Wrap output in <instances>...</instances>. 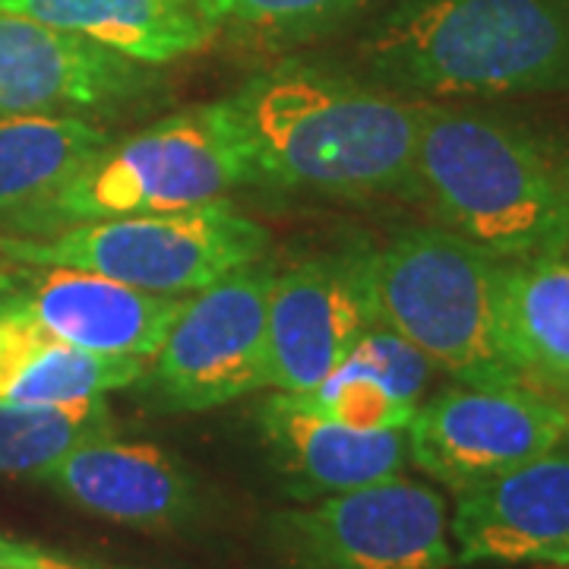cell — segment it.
<instances>
[{
  "mask_svg": "<svg viewBox=\"0 0 569 569\" xmlns=\"http://www.w3.org/2000/svg\"><path fill=\"white\" fill-rule=\"evenodd\" d=\"M253 187L329 200L411 197L421 102L361 73L284 58L224 96Z\"/></svg>",
  "mask_w": 569,
  "mask_h": 569,
  "instance_id": "1",
  "label": "cell"
},
{
  "mask_svg": "<svg viewBox=\"0 0 569 569\" xmlns=\"http://www.w3.org/2000/svg\"><path fill=\"white\" fill-rule=\"evenodd\" d=\"M411 197L503 263L563 253L569 133L507 111L421 102Z\"/></svg>",
  "mask_w": 569,
  "mask_h": 569,
  "instance_id": "2",
  "label": "cell"
},
{
  "mask_svg": "<svg viewBox=\"0 0 569 569\" xmlns=\"http://www.w3.org/2000/svg\"><path fill=\"white\" fill-rule=\"evenodd\" d=\"M358 63L415 102L569 92V0H392Z\"/></svg>",
  "mask_w": 569,
  "mask_h": 569,
  "instance_id": "3",
  "label": "cell"
},
{
  "mask_svg": "<svg viewBox=\"0 0 569 569\" xmlns=\"http://www.w3.org/2000/svg\"><path fill=\"white\" fill-rule=\"evenodd\" d=\"M238 187H253V168L231 108L219 99L111 140L13 234L41 238L99 219L193 209Z\"/></svg>",
  "mask_w": 569,
  "mask_h": 569,
  "instance_id": "4",
  "label": "cell"
},
{
  "mask_svg": "<svg viewBox=\"0 0 569 569\" xmlns=\"http://www.w3.org/2000/svg\"><path fill=\"white\" fill-rule=\"evenodd\" d=\"M500 269L440 224H408L373 247L380 323L459 383H522L500 342Z\"/></svg>",
  "mask_w": 569,
  "mask_h": 569,
  "instance_id": "5",
  "label": "cell"
},
{
  "mask_svg": "<svg viewBox=\"0 0 569 569\" xmlns=\"http://www.w3.org/2000/svg\"><path fill=\"white\" fill-rule=\"evenodd\" d=\"M266 250L269 231L224 200L70 224L41 238L0 234L3 263L73 266L171 298L203 291L228 272L263 260Z\"/></svg>",
  "mask_w": 569,
  "mask_h": 569,
  "instance_id": "6",
  "label": "cell"
},
{
  "mask_svg": "<svg viewBox=\"0 0 569 569\" xmlns=\"http://www.w3.org/2000/svg\"><path fill=\"white\" fill-rule=\"evenodd\" d=\"M263 569H452L447 500L411 478L279 509L260 531Z\"/></svg>",
  "mask_w": 569,
  "mask_h": 569,
  "instance_id": "7",
  "label": "cell"
},
{
  "mask_svg": "<svg viewBox=\"0 0 569 569\" xmlns=\"http://www.w3.org/2000/svg\"><path fill=\"white\" fill-rule=\"evenodd\" d=\"M272 276L263 257L190 295L137 380L142 396L168 415H193L266 389Z\"/></svg>",
  "mask_w": 569,
  "mask_h": 569,
  "instance_id": "8",
  "label": "cell"
},
{
  "mask_svg": "<svg viewBox=\"0 0 569 569\" xmlns=\"http://www.w3.org/2000/svg\"><path fill=\"white\" fill-rule=\"evenodd\" d=\"M569 437V406L529 383H459L415 408L411 462L452 493L545 456Z\"/></svg>",
  "mask_w": 569,
  "mask_h": 569,
  "instance_id": "9",
  "label": "cell"
},
{
  "mask_svg": "<svg viewBox=\"0 0 569 569\" xmlns=\"http://www.w3.org/2000/svg\"><path fill=\"white\" fill-rule=\"evenodd\" d=\"M373 244H348L276 266L266 313V389L307 392L380 326Z\"/></svg>",
  "mask_w": 569,
  "mask_h": 569,
  "instance_id": "10",
  "label": "cell"
},
{
  "mask_svg": "<svg viewBox=\"0 0 569 569\" xmlns=\"http://www.w3.org/2000/svg\"><path fill=\"white\" fill-rule=\"evenodd\" d=\"M152 67L39 20L0 10V114L121 118L159 96Z\"/></svg>",
  "mask_w": 569,
  "mask_h": 569,
  "instance_id": "11",
  "label": "cell"
},
{
  "mask_svg": "<svg viewBox=\"0 0 569 569\" xmlns=\"http://www.w3.org/2000/svg\"><path fill=\"white\" fill-rule=\"evenodd\" d=\"M187 298L149 295L73 266L3 263L0 269V317L22 320L63 346L108 358L149 361Z\"/></svg>",
  "mask_w": 569,
  "mask_h": 569,
  "instance_id": "12",
  "label": "cell"
},
{
  "mask_svg": "<svg viewBox=\"0 0 569 569\" xmlns=\"http://www.w3.org/2000/svg\"><path fill=\"white\" fill-rule=\"evenodd\" d=\"M456 567H569V437L545 456L456 493Z\"/></svg>",
  "mask_w": 569,
  "mask_h": 569,
  "instance_id": "13",
  "label": "cell"
},
{
  "mask_svg": "<svg viewBox=\"0 0 569 569\" xmlns=\"http://www.w3.org/2000/svg\"><path fill=\"white\" fill-rule=\"evenodd\" d=\"M36 481L82 512L130 529L178 531L206 516L203 485L171 452L123 443L114 433L67 449Z\"/></svg>",
  "mask_w": 569,
  "mask_h": 569,
  "instance_id": "14",
  "label": "cell"
},
{
  "mask_svg": "<svg viewBox=\"0 0 569 569\" xmlns=\"http://www.w3.org/2000/svg\"><path fill=\"white\" fill-rule=\"evenodd\" d=\"M266 466L288 497L310 503L402 475L406 430H355L310 411L291 392H272L257 408Z\"/></svg>",
  "mask_w": 569,
  "mask_h": 569,
  "instance_id": "15",
  "label": "cell"
},
{
  "mask_svg": "<svg viewBox=\"0 0 569 569\" xmlns=\"http://www.w3.org/2000/svg\"><path fill=\"white\" fill-rule=\"evenodd\" d=\"M0 10L73 32L146 67L197 54L216 32L193 0H0Z\"/></svg>",
  "mask_w": 569,
  "mask_h": 569,
  "instance_id": "16",
  "label": "cell"
},
{
  "mask_svg": "<svg viewBox=\"0 0 569 569\" xmlns=\"http://www.w3.org/2000/svg\"><path fill=\"white\" fill-rule=\"evenodd\" d=\"M500 342L522 383L569 396V250L503 263Z\"/></svg>",
  "mask_w": 569,
  "mask_h": 569,
  "instance_id": "17",
  "label": "cell"
},
{
  "mask_svg": "<svg viewBox=\"0 0 569 569\" xmlns=\"http://www.w3.org/2000/svg\"><path fill=\"white\" fill-rule=\"evenodd\" d=\"M111 140L89 118L0 114V234H13Z\"/></svg>",
  "mask_w": 569,
  "mask_h": 569,
  "instance_id": "18",
  "label": "cell"
},
{
  "mask_svg": "<svg viewBox=\"0 0 569 569\" xmlns=\"http://www.w3.org/2000/svg\"><path fill=\"white\" fill-rule=\"evenodd\" d=\"M142 358L89 355L44 336L36 326L0 317V402L73 406L137 387Z\"/></svg>",
  "mask_w": 569,
  "mask_h": 569,
  "instance_id": "19",
  "label": "cell"
},
{
  "mask_svg": "<svg viewBox=\"0 0 569 569\" xmlns=\"http://www.w3.org/2000/svg\"><path fill=\"white\" fill-rule=\"evenodd\" d=\"M118 430L104 399L73 406H10L0 402V475H29L61 459L67 449Z\"/></svg>",
  "mask_w": 569,
  "mask_h": 569,
  "instance_id": "20",
  "label": "cell"
},
{
  "mask_svg": "<svg viewBox=\"0 0 569 569\" xmlns=\"http://www.w3.org/2000/svg\"><path fill=\"white\" fill-rule=\"evenodd\" d=\"M370 0H193L212 29H238L272 44H298L355 20Z\"/></svg>",
  "mask_w": 569,
  "mask_h": 569,
  "instance_id": "21",
  "label": "cell"
},
{
  "mask_svg": "<svg viewBox=\"0 0 569 569\" xmlns=\"http://www.w3.org/2000/svg\"><path fill=\"white\" fill-rule=\"evenodd\" d=\"M291 396H298V402L310 411L355 430H406L418 408L415 402H406L396 392H389L370 373L348 365L336 367L313 389Z\"/></svg>",
  "mask_w": 569,
  "mask_h": 569,
  "instance_id": "22",
  "label": "cell"
},
{
  "mask_svg": "<svg viewBox=\"0 0 569 569\" xmlns=\"http://www.w3.org/2000/svg\"><path fill=\"white\" fill-rule=\"evenodd\" d=\"M339 365L365 370L373 380H380L389 392H396L399 399L415 402V406H421V396L437 370L418 348L383 323L367 329Z\"/></svg>",
  "mask_w": 569,
  "mask_h": 569,
  "instance_id": "23",
  "label": "cell"
},
{
  "mask_svg": "<svg viewBox=\"0 0 569 569\" xmlns=\"http://www.w3.org/2000/svg\"><path fill=\"white\" fill-rule=\"evenodd\" d=\"M51 550L17 541L10 535H0V569H48L51 567Z\"/></svg>",
  "mask_w": 569,
  "mask_h": 569,
  "instance_id": "24",
  "label": "cell"
},
{
  "mask_svg": "<svg viewBox=\"0 0 569 569\" xmlns=\"http://www.w3.org/2000/svg\"><path fill=\"white\" fill-rule=\"evenodd\" d=\"M48 569H111V567H92V563H86V560H70V557H63V553H54V557H51V567Z\"/></svg>",
  "mask_w": 569,
  "mask_h": 569,
  "instance_id": "25",
  "label": "cell"
},
{
  "mask_svg": "<svg viewBox=\"0 0 569 569\" xmlns=\"http://www.w3.org/2000/svg\"><path fill=\"white\" fill-rule=\"evenodd\" d=\"M0 269H3V260H0Z\"/></svg>",
  "mask_w": 569,
  "mask_h": 569,
  "instance_id": "26",
  "label": "cell"
}]
</instances>
